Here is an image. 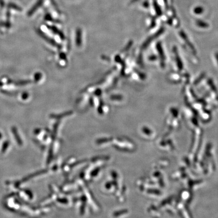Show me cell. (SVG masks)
<instances>
[{
  "mask_svg": "<svg viewBox=\"0 0 218 218\" xmlns=\"http://www.w3.org/2000/svg\"><path fill=\"white\" fill-rule=\"evenodd\" d=\"M9 6L10 8H13V9H15V10H18V11H20V10H21V8H20L17 5L14 4H13V3H10V4H9Z\"/></svg>",
  "mask_w": 218,
  "mask_h": 218,
  "instance_id": "6da1fadb",
  "label": "cell"
},
{
  "mask_svg": "<svg viewBox=\"0 0 218 218\" xmlns=\"http://www.w3.org/2000/svg\"><path fill=\"white\" fill-rule=\"evenodd\" d=\"M216 60H218V54H216ZM218 61H217V62H218Z\"/></svg>",
  "mask_w": 218,
  "mask_h": 218,
  "instance_id": "7a4b0ae2",
  "label": "cell"
}]
</instances>
